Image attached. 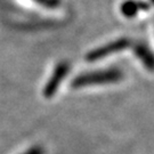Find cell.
<instances>
[{"label":"cell","mask_w":154,"mask_h":154,"mask_svg":"<svg viewBox=\"0 0 154 154\" xmlns=\"http://www.w3.org/2000/svg\"><path fill=\"white\" fill-rule=\"evenodd\" d=\"M153 1H154V0H153Z\"/></svg>","instance_id":"7"},{"label":"cell","mask_w":154,"mask_h":154,"mask_svg":"<svg viewBox=\"0 0 154 154\" xmlns=\"http://www.w3.org/2000/svg\"><path fill=\"white\" fill-rule=\"evenodd\" d=\"M23 154H45V149L41 147L40 145H35V146H32Z\"/></svg>","instance_id":"6"},{"label":"cell","mask_w":154,"mask_h":154,"mask_svg":"<svg viewBox=\"0 0 154 154\" xmlns=\"http://www.w3.org/2000/svg\"><path fill=\"white\" fill-rule=\"evenodd\" d=\"M127 45L128 44H127L126 40H119V41H116V42H113V44L106 45V46L102 47V48H98V49L89 53L88 55H87V61H89V62L97 61V60L104 57V56H107V55H110V54H112V53L119 51V50L122 49L123 47H126Z\"/></svg>","instance_id":"3"},{"label":"cell","mask_w":154,"mask_h":154,"mask_svg":"<svg viewBox=\"0 0 154 154\" xmlns=\"http://www.w3.org/2000/svg\"><path fill=\"white\" fill-rule=\"evenodd\" d=\"M123 77L122 72L119 69L111 67L109 70L94 71L80 74L73 79L72 87L73 88H82L91 85H103V83H113L120 81Z\"/></svg>","instance_id":"1"},{"label":"cell","mask_w":154,"mask_h":154,"mask_svg":"<svg viewBox=\"0 0 154 154\" xmlns=\"http://www.w3.org/2000/svg\"><path fill=\"white\" fill-rule=\"evenodd\" d=\"M69 72V64L67 63H61L60 65L55 69V71L53 73L51 78L49 79V81L47 82L46 87L44 89V95L45 97L50 98L54 96V94L56 93V90L58 89V86L61 85V82L64 80L65 75Z\"/></svg>","instance_id":"2"},{"label":"cell","mask_w":154,"mask_h":154,"mask_svg":"<svg viewBox=\"0 0 154 154\" xmlns=\"http://www.w3.org/2000/svg\"><path fill=\"white\" fill-rule=\"evenodd\" d=\"M138 58L142 61L145 67L149 71H154V54L151 53L149 49L145 46H139L136 50Z\"/></svg>","instance_id":"4"},{"label":"cell","mask_w":154,"mask_h":154,"mask_svg":"<svg viewBox=\"0 0 154 154\" xmlns=\"http://www.w3.org/2000/svg\"><path fill=\"white\" fill-rule=\"evenodd\" d=\"M122 11H123V13H125L126 15L131 16V15H134V14L136 13V5L132 4V2H127V4H125V6H123Z\"/></svg>","instance_id":"5"}]
</instances>
